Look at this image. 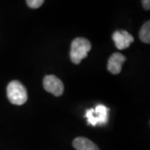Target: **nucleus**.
I'll use <instances>...</instances> for the list:
<instances>
[{
  "mask_svg": "<svg viewBox=\"0 0 150 150\" xmlns=\"http://www.w3.org/2000/svg\"><path fill=\"white\" fill-rule=\"evenodd\" d=\"M91 43L84 38H76L71 43L70 48V59L71 61L79 64L83 59L88 56V52L91 50Z\"/></svg>",
  "mask_w": 150,
  "mask_h": 150,
  "instance_id": "nucleus-1",
  "label": "nucleus"
},
{
  "mask_svg": "<svg viewBox=\"0 0 150 150\" xmlns=\"http://www.w3.org/2000/svg\"><path fill=\"white\" fill-rule=\"evenodd\" d=\"M108 108L104 105H98L95 109L90 108L86 111V118H88V123L90 125L96 126L97 124L103 125L108 122Z\"/></svg>",
  "mask_w": 150,
  "mask_h": 150,
  "instance_id": "nucleus-3",
  "label": "nucleus"
},
{
  "mask_svg": "<svg viewBox=\"0 0 150 150\" xmlns=\"http://www.w3.org/2000/svg\"><path fill=\"white\" fill-rule=\"evenodd\" d=\"M139 38L144 43H150V22L147 21L139 31Z\"/></svg>",
  "mask_w": 150,
  "mask_h": 150,
  "instance_id": "nucleus-8",
  "label": "nucleus"
},
{
  "mask_svg": "<svg viewBox=\"0 0 150 150\" xmlns=\"http://www.w3.org/2000/svg\"><path fill=\"white\" fill-rule=\"evenodd\" d=\"M112 38L116 45V48L123 50L129 48L131 43H134V37L126 30H117L112 33Z\"/></svg>",
  "mask_w": 150,
  "mask_h": 150,
  "instance_id": "nucleus-5",
  "label": "nucleus"
},
{
  "mask_svg": "<svg viewBox=\"0 0 150 150\" xmlns=\"http://www.w3.org/2000/svg\"><path fill=\"white\" fill-rule=\"evenodd\" d=\"M43 88L48 93L54 96H61L64 91L63 82L54 75H47L43 79Z\"/></svg>",
  "mask_w": 150,
  "mask_h": 150,
  "instance_id": "nucleus-4",
  "label": "nucleus"
},
{
  "mask_svg": "<svg viewBox=\"0 0 150 150\" xmlns=\"http://www.w3.org/2000/svg\"><path fill=\"white\" fill-rule=\"evenodd\" d=\"M26 3L31 8H38L43 5L44 0H26Z\"/></svg>",
  "mask_w": 150,
  "mask_h": 150,
  "instance_id": "nucleus-9",
  "label": "nucleus"
},
{
  "mask_svg": "<svg viewBox=\"0 0 150 150\" xmlns=\"http://www.w3.org/2000/svg\"><path fill=\"white\" fill-rule=\"evenodd\" d=\"M126 61V57L120 53L112 54L108 61L107 69L112 74H118L122 71V66Z\"/></svg>",
  "mask_w": 150,
  "mask_h": 150,
  "instance_id": "nucleus-6",
  "label": "nucleus"
},
{
  "mask_svg": "<svg viewBox=\"0 0 150 150\" xmlns=\"http://www.w3.org/2000/svg\"><path fill=\"white\" fill-rule=\"evenodd\" d=\"M7 96L9 102L14 105H23L28 100V93L25 87L19 81H11L7 87Z\"/></svg>",
  "mask_w": 150,
  "mask_h": 150,
  "instance_id": "nucleus-2",
  "label": "nucleus"
},
{
  "mask_svg": "<svg viewBox=\"0 0 150 150\" xmlns=\"http://www.w3.org/2000/svg\"><path fill=\"white\" fill-rule=\"evenodd\" d=\"M73 146L76 150H99L93 142L84 137H78L73 141Z\"/></svg>",
  "mask_w": 150,
  "mask_h": 150,
  "instance_id": "nucleus-7",
  "label": "nucleus"
},
{
  "mask_svg": "<svg viewBox=\"0 0 150 150\" xmlns=\"http://www.w3.org/2000/svg\"><path fill=\"white\" fill-rule=\"evenodd\" d=\"M141 1H142V5H143L145 10H149L150 0H141Z\"/></svg>",
  "mask_w": 150,
  "mask_h": 150,
  "instance_id": "nucleus-10",
  "label": "nucleus"
}]
</instances>
